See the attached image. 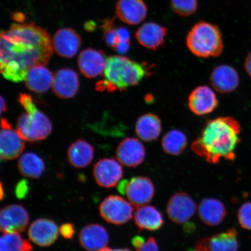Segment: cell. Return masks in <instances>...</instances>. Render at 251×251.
<instances>
[{"label": "cell", "mask_w": 251, "mask_h": 251, "mask_svg": "<svg viewBox=\"0 0 251 251\" xmlns=\"http://www.w3.org/2000/svg\"><path fill=\"white\" fill-rule=\"evenodd\" d=\"M105 81L98 84V89H107L109 92L137 85L144 78L151 75L146 63H139L122 55L106 58L104 71Z\"/></svg>", "instance_id": "cell-3"}, {"label": "cell", "mask_w": 251, "mask_h": 251, "mask_svg": "<svg viewBox=\"0 0 251 251\" xmlns=\"http://www.w3.org/2000/svg\"><path fill=\"white\" fill-rule=\"evenodd\" d=\"M93 147L87 141L78 140L70 147L68 151V159L74 167L80 169L87 167L94 158Z\"/></svg>", "instance_id": "cell-27"}, {"label": "cell", "mask_w": 251, "mask_h": 251, "mask_svg": "<svg viewBox=\"0 0 251 251\" xmlns=\"http://www.w3.org/2000/svg\"><path fill=\"white\" fill-rule=\"evenodd\" d=\"M7 110V104H6L5 100L2 97H1V112H5Z\"/></svg>", "instance_id": "cell-40"}, {"label": "cell", "mask_w": 251, "mask_h": 251, "mask_svg": "<svg viewBox=\"0 0 251 251\" xmlns=\"http://www.w3.org/2000/svg\"><path fill=\"white\" fill-rule=\"evenodd\" d=\"M171 2L173 10L182 17L193 14L198 7L197 0H171Z\"/></svg>", "instance_id": "cell-31"}, {"label": "cell", "mask_w": 251, "mask_h": 251, "mask_svg": "<svg viewBox=\"0 0 251 251\" xmlns=\"http://www.w3.org/2000/svg\"><path fill=\"white\" fill-rule=\"evenodd\" d=\"M81 246L87 251H99L109 242L108 231L102 226L91 224L81 229L79 234Z\"/></svg>", "instance_id": "cell-22"}, {"label": "cell", "mask_w": 251, "mask_h": 251, "mask_svg": "<svg viewBox=\"0 0 251 251\" xmlns=\"http://www.w3.org/2000/svg\"><path fill=\"white\" fill-rule=\"evenodd\" d=\"M18 101L26 111L19 117L17 131L22 139L29 142L45 140L51 133L49 119L37 108L29 94L22 93Z\"/></svg>", "instance_id": "cell-4"}, {"label": "cell", "mask_w": 251, "mask_h": 251, "mask_svg": "<svg viewBox=\"0 0 251 251\" xmlns=\"http://www.w3.org/2000/svg\"><path fill=\"white\" fill-rule=\"evenodd\" d=\"M188 144L186 134L178 130H172L162 138L161 145L163 150L169 155L178 156L184 152Z\"/></svg>", "instance_id": "cell-29"}, {"label": "cell", "mask_w": 251, "mask_h": 251, "mask_svg": "<svg viewBox=\"0 0 251 251\" xmlns=\"http://www.w3.org/2000/svg\"><path fill=\"white\" fill-rule=\"evenodd\" d=\"M99 251H131L130 250L126 249H116V250H113L109 249V248L108 247H105L103 248V249L100 250Z\"/></svg>", "instance_id": "cell-41"}, {"label": "cell", "mask_w": 251, "mask_h": 251, "mask_svg": "<svg viewBox=\"0 0 251 251\" xmlns=\"http://www.w3.org/2000/svg\"><path fill=\"white\" fill-rule=\"evenodd\" d=\"M93 175L100 186L111 188L117 186L123 177L124 171L117 160L105 158L100 160L94 165Z\"/></svg>", "instance_id": "cell-12"}, {"label": "cell", "mask_w": 251, "mask_h": 251, "mask_svg": "<svg viewBox=\"0 0 251 251\" xmlns=\"http://www.w3.org/2000/svg\"><path fill=\"white\" fill-rule=\"evenodd\" d=\"M218 105L219 101L215 93L207 86L196 87L188 99V108L197 116L211 114Z\"/></svg>", "instance_id": "cell-11"}, {"label": "cell", "mask_w": 251, "mask_h": 251, "mask_svg": "<svg viewBox=\"0 0 251 251\" xmlns=\"http://www.w3.org/2000/svg\"><path fill=\"white\" fill-rule=\"evenodd\" d=\"M131 205L121 197L110 196L100 205V215L110 224L124 225L133 217L134 209Z\"/></svg>", "instance_id": "cell-6"}, {"label": "cell", "mask_w": 251, "mask_h": 251, "mask_svg": "<svg viewBox=\"0 0 251 251\" xmlns=\"http://www.w3.org/2000/svg\"><path fill=\"white\" fill-rule=\"evenodd\" d=\"M14 19L15 21H17L19 23H23L24 21V15L22 13H20V12H18V13H15L14 15Z\"/></svg>", "instance_id": "cell-39"}, {"label": "cell", "mask_w": 251, "mask_h": 251, "mask_svg": "<svg viewBox=\"0 0 251 251\" xmlns=\"http://www.w3.org/2000/svg\"><path fill=\"white\" fill-rule=\"evenodd\" d=\"M116 14L124 23L136 25L146 18L147 7L143 0H119L116 5Z\"/></svg>", "instance_id": "cell-20"}, {"label": "cell", "mask_w": 251, "mask_h": 251, "mask_svg": "<svg viewBox=\"0 0 251 251\" xmlns=\"http://www.w3.org/2000/svg\"><path fill=\"white\" fill-rule=\"evenodd\" d=\"M116 155L121 164L127 167L135 168L145 160L146 148L136 138L128 137L119 143Z\"/></svg>", "instance_id": "cell-13"}, {"label": "cell", "mask_w": 251, "mask_h": 251, "mask_svg": "<svg viewBox=\"0 0 251 251\" xmlns=\"http://www.w3.org/2000/svg\"><path fill=\"white\" fill-rule=\"evenodd\" d=\"M50 34L34 23L14 24L0 36V71L13 82L25 80L28 71L46 65L52 55Z\"/></svg>", "instance_id": "cell-1"}, {"label": "cell", "mask_w": 251, "mask_h": 251, "mask_svg": "<svg viewBox=\"0 0 251 251\" xmlns=\"http://www.w3.org/2000/svg\"><path fill=\"white\" fill-rule=\"evenodd\" d=\"M137 251H159L158 244L153 237H151Z\"/></svg>", "instance_id": "cell-35"}, {"label": "cell", "mask_w": 251, "mask_h": 251, "mask_svg": "<svg viewBox=\"0 0 251 251\" xmlns=\"http://www.w3.org/2000/svg\"><path fill=\"white\" fill-rule=\"evenodd\" d=\"M54 75L45 65L30 69L25 79L27 89L35 93H45L52 87Z\"/></svg>", "instance_id": "cell-23"}, {"label": "cell", "mask_w": 251, "mask_h": 251, "mask_svg": "<svg viewBox=\"0 0 251 251\" xmlns=\"http://www.w3.org/2000/svg\"><path fill=\"white\" fill-rule=\"evenodd\" d=\"M237 231L234 227L222 233L201 238L192 251H238Z\"/></svg>", "instance_id": "cell-10"}, {"label": "cell", "mask_w": 251, "mask_h": 251, "mask_svg": "<svg viewBox=\"0 0 251 251\" xmlns=\"http://www.w3.org/2000/svg\"><path fill=\"white\" fill-rule=\"evenodd\" d=\"M199 215L203 224L215 226L221 224L226 216L227 212L224 204L221 201L207 198L200 203Z\"/></svg>", "instance_id": "cell-24"}, {"label": "cell", "mask_w": 251, "mask_h": 251, "mask_svg": "<svg viewBox=\"0 0 251 251\" xmlns=\"http://www.w3.org/2000/svg\"><path fill=\"white\" fill-rule=\"evenodd\" d=\"M1 199L2 200V197H3V190H2V184H1Z\"/></svg>", "instance_id": "cell-42"}, {"label": "cell", "mask_w": 251, "mask_h": 251, "mask_svg": "<svg viewBox=\"0 0 251 251\" xmlns=\"http://www.w3.org/2000/svg\"><path fill=\"white\" fill-rule=\"evenodd\" d=\"M240 132L241 126L233 117L211 119L206 122L191 149L210 164H218L222 159L233 161L241 141Z\"/></svg>", "instance_id": "cell-2"}, {"label": "cell", "mask_w": 251, "mask_h": 251, "mask_svg": "<svg viewBox=\"0 0 251 251\" xmlns=\"http://www.w3.org/2000/svg\"><path fill=\"white\" fill-rule=\"evenodd\" d=\"M244 68L247 74L251 77V52L248 54L245 60Z\"/></svg>", "instance_id": "cell-37"}, {"label": "cell", "mask_w": 251, "mask_h": 251, "mask_svg": "<svg viewBox=\"0 0 251 251\" xmlns=\"http://www.w3.org/2000/svg\"><path fill=\"white\" fill-rule=\"evenodd\" d=\"M125 194L129 202L139 208L151 201L155 194L154 185L148 177H134L128 181Z\"/></svg>", "instance_id": "cell-14"}, {"label": "cell", "mask_w": 251, "mask_h": 251, "mask_svg": "<svg viewBox=\"0 0 251 251\" xmlns=\"http://www.w3.org/2000/svg\"><path fill=\"white\" fill-rule=\"evenodd\" d=\"M210 82L213 89L220 93H232L239 86V75L235 69L230 65H219L212 71Z\"/></svg>", "instance_id": "cell-18"}, {"label": "cell", "mask_w": 251, "mask_h": 251, "mask_svg": "<svg viewBox=\"0 0 251 251\" xmlns=\"http://www.w3.org/2000/svg\"><path fill=\"white\" fill-rule=\"evenodd\" d=\"M52 45L59 56L71 58L77 54L81 45V39L79 34L71 28H62L56 31Z\"/></svg>", "instance_id": "cell-15"}, {"label": "cell", "mask_w": 251, "mask_h": 251, "mask_svg": "<svg viewBox=\"0 0 251 251\" xmlns=\"http://www.w3.org/2000/svg\"><path fill=\"white\" fill-rule=\"evenodd\" d=\"M237 218L241 227L251 230V202L244 203L238 210Z\"/></svg>", "instance_id": "cell-32"}, {"label": "cell", "mask_w": 251, "mask_h": 251, "mask_svg": "<svg viewBox=\"0 0 251 251\" xmlns=\"http://www.w3.org/2000/svg\"><path fill=\"white\" fill-rule=\"evenodd\" d=\"M162 124L156 115L149 113L138 119L135 126V132L141 140L147 142L155 141L161 135Z\"/></svg>", "instance_id": "cell-25"}, {"label": "cell", "mask_w": 251, "mask_h": 251, "mask_svg": "<svg viewBox=\"0 0 251 251\" xmlns=\"http://www.w3.org/2000/svg\"><path fill=\"white\" fill-rule=\"evenodd\" d=\"M59 231L63 237L66 239H71L75 233L74 225L71 224L62 225L59 228Z\"/></svg>", "instance_id": "cell-34"}, {"label": "cell", "mask_w": 251, "mask_h": 251, "mask_svg": "<svg viewBox=\"0 0 251 251\" xmlns=\"http://www.w3.org/2000/svg\"><path fill=\"white\" fill-rule=\"evenodd\" d=\"M145 243L146 241L144 238L141 236L134 237L132 240H131V243H132L133 247L136 250L140 249Z\"/></svg>", "instance_id": "cell-36"}, {"label": "cell", "mask_w": 251, "mask_h": 251, "mask_svg": "<svg viewBox=\"0 0 251 251\" xmlns=\"http://www.w3.org/2000/svg\"><path fill=\"white\" fill-rule=\"evenodd\" d=\"M59 230L54 222L39 219L33 222L28 230L30 241L40 247L51 246L57 239Z\"/></svg>", "instance_id": "cell-19"}, {"label": "cell", "mask_w": 251, "mask_h": 251, "mask_svg": "<svg viewBox=\"0 0 251 251\" xmlns=\"http://www.w3.org/2000/svg\"><path fill=\"white\" fill-rule=\"evenodd\" d=\"M46 166L40 157L32 152H26L21 156L18 161V169L25 177L39 178L45 172Z\"/></svg>", "instance_id": "cell-28"}, {"label": "cell", "mask_w": 251, "mask_h": 251, "mask_svg": "<svg viewBox=\"0 0 251 251\" xmlns=\"http://www.w3.org/2000/svg\"><path fill=\"white\" fill-rule=\"evenodd\" d=\"M0 133V156L2 160L18 158L25 148L24 140L12 128L7 119L2 118Z\"/></svg>", "instance_id": "cell-9"}, {"label": "cell", "mask_w": 251, "mask_h": 251, "mask_svg": "<svg viewBox=\"0 0 251 251\" xmlns=\"http://www.w3.org/2000/svg\"><path fill=\"white\" fill-rule=\"evenodd\" d=\"M134 222L140 230L149 231L158 230L164 224L162 213L151 205L139 207L135 213Z\"/></svg>", "instance_id": "cell-26"}, {"label": "cell", "mask_w": 251, "mask_h": 251, "mask_svg": "<svg viewBox=\"0 0 251 251\" xmlns=\"http://www.w3.org/2000/svg\"><path fill=\"white\" fill-rule=\"evenodd\" d=\"M197 205L188 194L177 193L171 197L168 202L166 212L169 218L176 224H186L195 214Z\"/></svg>", "instance_id": "cell-7"}, {"label": "cell", "mask_w": 251, "mask_h": 251, "mask_svg": "<svg viewBox=\"0 0 251 251\" xmlns=\"http://www.w3.org/2000/svg\"><path fill=\"white\" fill-rule=\"evenodd\" d=\"M77 74L71 68H63L54 75L52 85L55 95L62 99L73 98L79 89Z\"/></svg>", "instance_id": "cell-16"}, {"label": "cell", "mask_w": 251, "mask_h": 251, "mask_svg": "<svg viewBox=\"0 0 251 251\" xmlns=\"http://www.w3.org/2000/svg\"><path fill=\"white\" fill-rule=\"evenodd\" d=\"M127 183V180H124L122 181L121 183H119L118 187V189L119 192H120L122 194H124V195H125L126 193V189Z\"/></svg>", "instance_id": "cell-38"}, {"label": "cell", "mask_w": 251, "mask_h": 251, "mask_svg": "<svg viewBox=\"0 0 251 251\" xmlns=\"http://www.w3.org/2000/svg\"><path fill=\"white\" fill-rule=\"evenodd\" d=\"M77 63L78 68L84 76L95 78L104 73L106 58L103 51L87 49L80 52Z\"/></svg>", "instance_id": "cell-17"}, {"label": "cell", "mask_w": 251, "mask_h": 251, "mask_svg": "<svg viewBox=\"0 0 251 251\" xmlns=\"http://www.w3.org/2000/svg\"><path fill=\"white\" fill-rule=\"evenodd\" d=\"M29 241L23 239L18 233L3 234L0 239V251H32Z\"/></svg>", "instance_id": "cell-30"}, {"label": "cell", "mask_w": 251, "mask_h": 251, "mask_svg": "<svg viewBox=\"0 0 251 251\" xmlns=\"http://www.w3.org/2000/svg\"><path fill=\"white\" fill-rule=\"evenodd\" d=\"M166 34V27L155 23H147L138 29L135 36L140 45L156 51L164 45Z\"/></svg>", "instance_id": "cell-21"}, {"label": "cell", "mask_w": 251, "mask_h": 251, "mask_svg": "<svg viewBox=\"0 0 251 251\" xmlns=\"http://www.w3.org/2000/svg\"><path fill=\"white\" fill-rule=\"evenodd\" d=\"M29 221V213L21 205L6 206L0 212V229L4 233H21L26 228Z\"/></svg>", "instance_id": "cell-8"}, {"label": "cell", "mask_w": 251, "mask_h": 251, "mask_svg": "<svg viewBox=\"0 0 251 251\" xmlns=\"http://www.w3.org/2000/svg\"><path fill=\"white\" fill-rule=\"evenodd\" d=\"M186 45L191 53L198 57H218L224 49L222 34L216 25L201 21L188 32Z\"/></svg>", "instance_id": "cell-5"}, {"label": "cell", "mask_w": 251, "mask_h": 251, "mask_svg": "<svg viewBox=\"0 0 251 251\" xmlns=\"http://www.w3.org/2000/svg\"><path fill=\"white\" fill-rule=\"evenodd\" d=\"M29 191L27 181L23 180L19 182L15 188L16 196L20 199H24L26 197Z\"/></svg>", "instance_id": "cell-33"}]
</instances>
